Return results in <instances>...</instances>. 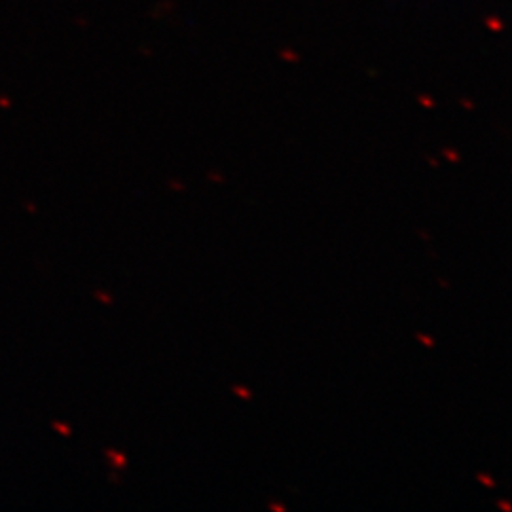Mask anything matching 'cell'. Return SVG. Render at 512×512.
<instances>
[{
    "label": "cell",
    "instance_id": "2",
    "mask_svg": "<svg viewBox=\"0 0 512 512\" xmlns=\"http://www.w3.org/2000/svg\"><path fill=\"white\" fill-rule=\"evenodd\" d=\"M236 393H238V395H241V397H249V393H247L245 389H239V387H236Z\"/></svg>",
    "mask_w": 512,
    "mask_h": 512
},
{
    "label": "cell",
    "instance_id": "1",
    "mask_svg": "<svg viewBox=\"0 0 512 512\" xmlns=\"http://www.w3.org/2000/svg\"><path fill=\"white\" fill-rule=\"evenodd\" d=\"M480 480H482V482H484V484H488V486H490V488H494V486H495L494 482H492V480H490V478H486V476H480Z\"/></svg>",
    "mask_w": 512,
    "mask_h": 512
},
{
    "label": "cell",
    "instance_id": "3",
    "mask_svg": "<svg viewBox=\"0 0 512 512\" xmlns=\"http://www.w3.org/2000/svg\"><path fill=\"white\" fill-rule=\"evenodd\" d=\"M420 340H423V342H425V344H427V346H429V348H431V346H433V342H431V340H429V338H425V336H421V334H420Z\"/></svg>",
    "mask_w": 512,
    "mask_h": 512
}]
</instances>
